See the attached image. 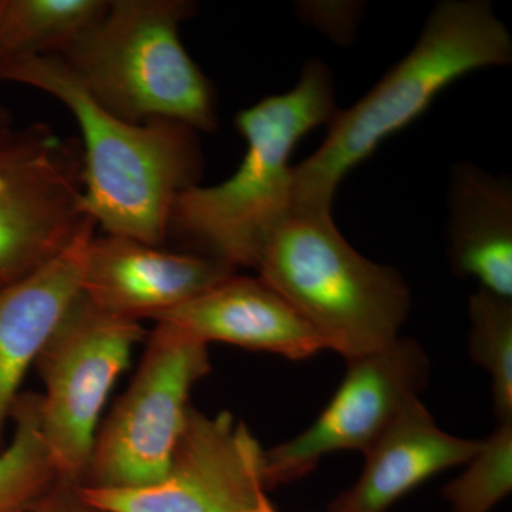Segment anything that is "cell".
Returning <instances> with one entry per match:
<instances>
[{
    "instance_id": "cell-17",
    "label": "cell",
    "mask_w": 512,
    "mask_h": 512,
    "mask_svg": "<svg viewBox=\"0 0 512 512\" xmlns=\"http://www.w3.org/2000/svg\"><path fill=\"white\" fill-rule=\"evenodd\" d=\"M12 437L0 450V512H29L59 480L39 416V394L20 393Z\"/></svg>"
},
{
    "instance_id": "cell-12",
    "label": "cell",
    "mask_w": 512,
    "mask_h": 512,
    "mask_svg": "<svg viewBox=\"0 0 512 512\" xmlns=\"http://www.w3.org/2000/svg\"><path fill=\"white\" fill-rule=\"evenodd\" d=\"M156 322L170 323L205 345L228 343L289 360L328 350L301 313L259 276L232 275Z\"/></svg>"
},
{
    "instance_id": "cell-19",
    "label": "cell",
    "mask_w": 512,
    "mask_h": 512,
    "mask_svg": "<svg viewBox=\"0 0 512 512\" xmlns=\"http://www.w3.org/2000/svg\"><path fill=\"white\" fill-rule=\"evenodd\" d=\"M443 494L453 512H490L512 490V420L500 426Z\"/></svg>"
},
{
    "instance_id": "cell-16",
    "label": "cell",
    "mask_w": 512,
    "mask_h": 512,
    "mask_svg": "<svg viewBox=\"0 0 512 512\" xmlns=\"http://www.w3.org/2000/svg\"><path fill=\"white\" fill-rule=\"evenodd\" d=\"M107 5L109 0H0V67L59 56Z\"/></svg>"
},
{
    "instance_id": "cell-8",
    "label": "cell",
    "mask_w": 512,
    "mask_h": 512,
    "mask_svg": "<svg viewBox=\"0 0 512 512\" xmlns=\"http://www.w3.org/2000/svg\"><path fill=\"white\" fill-rule=\"evenodd\" d=\"M82 144L47 124L0 119V286L49 264L76 239L83 214Z\"/></svg>"
},
{
    "instance_id": "cell-15",
    "label": "cell",
    "mask_w": 512,
    "mask_h": 512,
    "mask_svg": "<svg viewBox=\"0 0 512 512\" xmlns=\"http://www.w3.org/2000/svg\"><path fill=\"white\" fill-rule=\"evenodd\" d=\"M448 261L461 278L512 298V188L471 164L451 171Z\"/></svg>"
},
{
    "instance_id": "cell-7",
    "label": "cell",
    "mask_w": 512,
    "mask_h": 512,
    "mask_svg": "<svg viewBox=\"0 0 512 512\" xmlns=\"http://www.w3.org/2000/svg\"><path fill=\"white\" fill-rule=\"evenodd\" d=\"M146 336L141 323L101 311L80 292L46 340L35 363L40 427L60 477L82 484L111 390Z\"/></svg>"
},
{
    "instance_id": "cell-3",
    "label": "cell",
    "mask_w": 512,
    "mask_h": 512,
    "mask_svg": "<svg viewBox=\"0 0 512 512\" xmlns=\"http://www.w3.org/2000/svg\"><path fill=\"white\" fill-rule=\"evenodd\" d=\"M512 60L508 29L485 0H447L427 19L416 46L348 110L336 111L322 146L293 167L292 212L332 214L350 170L429 109L451 83Z\"/></svg>"
},
{
    "instance_id": "cell-14",
    "label": "cell",
    "mask_w": 512,
    "mask_h": 512,
    "mask_svg": "<svg viewBox=\"0 0 512 512\" xmlns=\"http://www.w3.org/2000/svg\"><path fill=\"white\" fill-rule=\"evenodd\" d=\"M481 446L483 440L441 430L416 397L366 451L362 476L333 500L329 512H386L429 478L467 464Z\"/></svg>"
},
{
    "instance_id": "cell-10",
    "label": "cell",
    "mask_w": 512,
    "mask_h": 512,
    "mask_svg": "<svg viewBox=\"0 0 512 512\" xmlns=\"http://www.w3.org/2000/svg\"><path fill=\"white\" fill-rule=\"evenodd\" d=\"M429 375L426 350L409 338L348 360L342 383L318 419L299 436L265 450L269 488L306 476L329 454H365L400 410L419 397Z\"/></svg>"
},
{
    "instance_id": "cell-6",
    "label": "cell",
    "mask_w": 512,
    "mask_h": 512,
    "mask_svg": "<svg viewBox=\"0 0 512 512\" xmlns=\"http://www.w3.org/2000/svg\"><path fill=\"white\" fill-rule=\"evenodd\" d=\"M210 372L208 345L156 322L133 379L101 420L82 485L128 490L161 480L183 434L192 389Z\"/></svg>"
},
{
    "instance_id": "cell-2",
    "label": "cell",
    "mask_w": 512,
    "mask_h": 512,
    "mask_svg": "<svg viewBox=\"0 0 512 512\" xmlns=\"http://www.w3.org/2000/svg\"><path fill=\"white\" fill-rule=\"evenodd\" d=\"M335 87L328 66L311 60L298 84L265 97L235 117L247 154L224 183L187 188L168 222L191 254L254 268L266 245L292 215L291 156L296 144L335 116Z\"/></svg>"
},
{
    "instance_id": "cell-1",
    "label": "cell",
    "mask_w": 512,
    "mask_h": 512,
    "mask_svg": "<svg viewBox=\"0 0 512 512\" xmlns=\"http://www.w3.org/2000/svg\"><path fill=\"white\" fill-rule=\"evenodd\" d=\"M0 80L42 90L73 114L83 136V214L104 235L161 247L175 200L201 177L198 131L180 121L113 116L57 56L6 64Z\"/></svg>"
},
{
    "instance_id": "cell-13",
    "label": "cell",
    "mask_w": 512,
    "mask_h": 512,
    "mask_svg": "<svg viewBox=\"0 0 512 512\" xmlns=\"http://www.w3.org/2000/svg\"><path fill=\"white\" fill-rule=\"evenodd\" d=\"M97 225L90 221L62 254L32 274L0 286V450L20 386L74 299Z\"/></svg>"
},
{
    "instance_id": "cell-9",
    "label": "cell",
    "mask_w": 512,
    "mask_h": 512,
    "mask_svg": "<svg viewBox=\"0 0 512 512\" xmlns=\"http://www.w3.org/2000/svg\"><path fill=\"white\" fill-rule=\"evenodd\" d=\"M268 490L265 450L247 424L194 406L157 483L128 490L82 485L84 500L103 512H278Z\"/></svg>"
},
{
    "instance_id": "cell-11",
    "label": "cell",
    "mask_w": 512,
    "mask_h": 512,
    "mask_svg": "<svg viewBox=\"0 0 512 512\" xmlns=\"http://www.w3.org/2000/svg\"><path fill=\"white\" fill-rule=\"evenodd\" d=\"M235 274L237 269L218 259L168 252L136 239L94 235L80 292L117 318L156 322Z\"/></svg>"
},
{
    "instance_id": "cell-21",
    "label": "cell",
    "mask_w": 512,
    "mask_h": 512,
    "mask_svg": "<svg viewBox=\"0 0 512 512\" xmlns=\"http://www.w3.org/2000/svg\"><path fill=\"white\" fill-rule=\"evenodd\" d=\"M3 117H6L5 111L0 109V119H3Z\"/></svg>"
},
{
    "instance_id": "cell-18",
    "label": "cell",
    "mask_w": 512,
    "mask_h": 512,
    "mask_svg": "<svg viewBox=\"0 0 512 512\" xmlns=\"http://www.w3.org/2000/svg\"><path fill=\"white\" fill-rule=\"evenodd\" d=\"M470 355L491 376L498 421L512 420V302L480 289L468 303Z\"/></svg>"
},
{
    "instance_id": "cell-4",
    "label": "cell",
    "mask_w": 512,
    "mask_h": 512,
    "mask_svg": "<svg viewBox=\"0 0 512 512\" xmlns=\"http://www.w3.org/2000/svg\"><path fill=\"white\" fill-rule=\"evenodd\" d=\"M187 0H109L59 59L93 100L128 123L180 121L217 128L214 87L180 40Z\"/></svg>"
},
{
    "instance_id": "cell-20",
    "label": "cell",
    "mask_w": 512,
    "mask_h": 512,
    "mask_svg": "<svg viewBox=\"0 0 512 512\" xmlns=\"http://www.w3.org/2000/svg\"><path fill=\"white\" fill-rule=\"evenodd\" d=\"M29 512H103L84 500L79 481L60 477Z\"/></svg>"
},
{
    "instance_id": "cell-5",
    "label": "cell",
    "mask_w": 512,
    "mask_h": 512,
    "mask_svg": "<svg viewBox=\"0 0 512 512\" xmlns=\"http://www.w3.org/2000/svg\"><path fill=\"white\" fill-rule=\"evenodd\" d=\"M256 271L346 360L392 345L412 305L403 276L360 255L323 212H293Z\"/></svg>"
}]
</instances>
